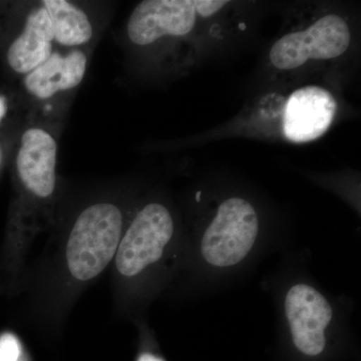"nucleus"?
<instances>
[{"label":"nucleus","mask_w":361,"mask_h":361,"mask_svg":"<svg viewBox=\"0 0 361 361\" xmlns=\"http://www.w3.org/2000/svg\"><path fill=\"white\" fill-rule=\"evenodd\" d=\"M336 113V102L329 90L317 85L301 87L285 106V137L298 144L314 141L327 132Z\"/></svg>","instance_id":"0eeeda50"},{"label":"nucleus","mask_w":361,"mask_h":361,"mask_svg":"<svg viewBox=\"0 0 361 361\" xmlns=\"http://www.w3.org/2000/svg\"><path fill=\"white\" fill-rule=\"evenodd\" d=\"M285 311L295 348L310 357L322 355L326 346L325 329L332 319V308L313 287L297 284L285 298Z\"/></svg>","instance_id":"39448f33"},{"label":"nucleus","mask_w":361,"mask_h":361,"mask_svg":"<svg viewBox=\"0 0 361 361\" xmlns=\"http://www.w3.org/2000/svg\"><path fill=\"white\" fill-rule=\"evenodd\" d=\"M44 7L51 20L56 42L68 47L89 42L92 35V27L84 11L66 0H45Z\"/></svg>","instance_id":"9b49d317"},{"label":"nucleus","mask_w":361,"mask_h":361,"mask_svg":"<svg viewBox=\"0 0 361 361\" xmlns=\"http://www.w3.org/2000/svg\"><path fill=\"white\" fill-rule=\"evenodd\" d=\"M56 141L44 130H26L21 139L18 175L26 189L39 198H47L56 189Z\"/></svg>","instance_id":"6e6552de"},{"label":"nucleus","mask_w":361,"mask_h":361,"mask_svg":"<svg viewBox=\"0 0 361 361\" xmlns=\"http://www.w3.org/2000/svg\"><path fill=\"white\" fill-rule=\"evenodd\" d=\"M174 233L168 209L152 203L137 213L116 253V266L125 277H134L160 260Z\"/></svg>","instance_id":"7ed1b4c3"},{"label":"nucleus","mask_w":361,"mask_h":361,"mask_svg":"<svg viewBox=\"0 0 361 361\" xmlns=\"http://www.w3.org/2000/svg\"><path fill=\"white\" fill-rule=\"evenodd\" d=\"M135 361H165V360L161 358L160 355H156V353L145 351V353H142L141 355L137 356Z\"/></svg>","instance_id":"4468645a"},{"label":"nucleus","mask_w":361,"mask_h":361,"mask_svg":"<svg viewBox=\"0 0 361 361\" xmlns=\"http://www.w3.org/2000/svg\"><path fill=\"white\" fill-rule=\"evenodd\" d=\"M87 58L82 51L71 52L66 58L51 54L39 68L28 73L26 89L39 99H49L59 90L77 87L84 78Z\"/></svg>","instance_id":"9d476101"},{"label":"nucleus","mask_w":361,"mask_h":361,"mask_svg":"<svg viewBox=\"0 0 361 361\" xmlns=\"http://www.w3.org/2000/svg\"><path fill=\"white\" fill-rule=\"evenodd\" d=\"M195 23L192 0H145L133 11L128 33L134 44L147 45L167 35H188Z\"/></svg>","instance_id":"423d86ee"},{"label":"nucleus","mask_w":361,"mask_h":361,"mask_svg":"<svg viewBox=\"0 0 361 361\" xmlns=\"http://www.w3.org/2000/svg\"><path fill=\"white\" fill-rule=\"evenodd\" d=\"M259 231L257 213L248 201L230 198L202 239V254L209 264L229 267L241 262L253 248Z\"/></svg>","instance_id":"f03ea898"},{"label":"nucleus","mask_w":361,"mask_h":361,"mask_svg":"<svg viewBox=\"0 0 361 361\" xmlns=\"http://www.w3.org/2000/svg\"><path fill=\"white\" fill-rule=\"evenodd\" d=\"M192 2H193L196 14L204 18L212 16L228 4V1H221V0H192Z\"/></svg>","instance_id":"ddd939ff"},{"label":"nucleus","mask_w":361,"mask_h":361,"mask_svg":"<svg viewBox=\"0 0 361 361\" xmlns=\"http://www.w3.org/2000/svg\"><path fill=\"white\" fill-rule=\"evenodd\" d=\"M0 361H28L20 339L9 332L0 336Z\"/></svg>","instance_id":"f8f14e48"},{"label":"nucleus","mask_w":361,"mask_h":361,"mask_svg":"<svg viewBox=\"0 0 361 361\" xmlns=\"http://www.w3.org/2000/svg\"><path fill=\"white\" fill-rule=\"evenodd\" d=\"M346 21L336 14L323 16L302 32L284 35L273 44L270 61L279 70H293L310 59L341 56L350 44Z\"/></svg>","instance_id":"20e7f679"},{"label":"nucleus","mask_w":361,"mask_h":361,"mask_svg":"<svg viewBox=\"0 0 361 361\" xmlns=\"http://www.w3.org/2000/svg\"><path fill=\"white\" fill-rule=\"evenodd\" d=\"M6 111V101L2 97H0V122H1V118H4V114Z\"/></svg>","instance_id":"2eb2a0df"},{"label":"nucleus","mask_w":361,"mask_h":361,"mask_svg":"<svg viewBox=\"0 0 361 361\" xmlns=\"http://www.w3.org/2000/svg\"><path fill=\"white\" fill-rule=\"evenodd\" d=\"M52 39L51 20L47 9L40 7L30 14L23 33L11 44L9 66L20 73H32L51 56Z\"/></svg>","instance_id":"1a4fd4ad"},{"label":"nucleus","mask_w":361,"mask_h":361,"mask_svg":"<svg viewBox=\"0 0 361 361\" xmlns=\"http://www.w3.org/2000/svg\"><path fill=\"white\" fill-rule=\"evenodd\" d=\"M122 229V212L114 204H94L85 209L66 243V264L71 276L78 281L99 276L116 256Z\"/></svg>","instance_id":"f257e3e1"}]
</instances>
